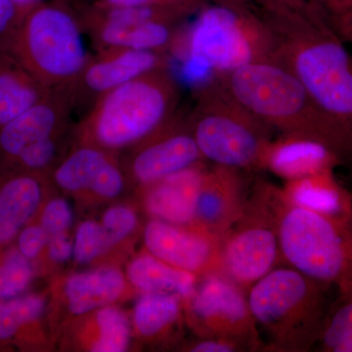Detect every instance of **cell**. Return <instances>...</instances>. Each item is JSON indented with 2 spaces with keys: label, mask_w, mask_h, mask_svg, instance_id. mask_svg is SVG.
<instances>
[{
  "label": "cell",
  "mask_w": 352,
  "mask_h": 352,
  "mask_svg": "<svg viewBox=\"0 0 352 352\" xmlns=\"http://www.w3.org/2000/svg\"><path fill=\"white\" fill-rule=\"evenodd\" d=\"M240 105L270 129L316 141L338 157L352 156V129L322 110L289 69L275 59L217 76Z\"/></svg>",
  "instance_id": "1"
},
{
  "label": "cell",
  "mask_w": 352,
  "mask_h": 352,
  "mask_svg": "<svg viewBox=\"0 0 352 352\" xmlns=\"http://www.w3.org/2000/svg\"><path fill=\"white\" fill-rule=\"evenodd\" d=\"M180 38L176 34L170 51L178 59L180 80L194 88L217 76L263 60L274 59V36L264 18L243 0H214Z\"/></svg>",
  "instance_id": "2"
},
{
  "label": "cell",
  "mask_w": 352,
  "mask_h": 352,
  "mask_svg": "<svg viewBox=\"0 0 352 352\" xmlns=\"http://www.w3.org/2000/svg\"><path fill=\"white\" fill-rule=\"evenodd\" d=\"M170 69L139 76L99 97L74 127V142L119 153L150 138L176 113L179 89Z\"/></svg>",
  "instance_id": "3"
},
{
  "label": "cell",
  "mask_w": 352,
  "mask_h": 352,
  "mask_svg": "<svg viewBox=\"0 0 352 352\" xmlns=\"http://www.w3.org/2000/svg\"><path fill=\"white\" fill-rule=\"evenodd\" d=\"M274 36V59L300 80L315 103L336 119H352V64L338 41L322 36L315 18L264 13Z\"/></svg>",
  "instance_id": "4"
},
{
  "label": "cell",
  "mask_w": 352,
  "mask_h": 352,
  "mask_svg": "<svg viewBox=\"0 0 352 352\" xmlns=\"http://www.w3.org/2000/svg\"><path fill=\"white\" fill-rule=\"evenodd\" d=\"M333 288L291 266H277L252 285L248 302L259 332L267 338L265 351H314Z\"/></svg>",
  "instance_id": "5"
},
{
  "label": "cell",
  "mask_w": 352,
  "mask_h": 352,
  "mask_svg": "<svg viewBox=\"0 0 352 352\" xmlns=\"http://www.w3.org/2000/svg\"><path fill=\"white\" fill-rule=\"evenodd\" d=\"M283 263L335 288L352 282V214H328L293 205L275 191Z\"/></svg>",
  "instance_id": "6"
},
{
  "label": "cell",
  "mask_w": 352,
  "mask_h": 352,
  "mask_svg": "<svg viewBox=\"0 0 352 352\" xmlns=\"http://www.w3.org/2000/svg\"><path fill=\"white\" fill-rule=\"evenodd\" d=\"M75 11L63 2H41L23 16L12 34L0 41L44 87L75 85L90 55Z\"/></svg>",
  "instance_id": "7"
},
{
  "label": "cell",
  "mask_w": 352,
  "mask_h": 352,
  "mask_svg": "<svg viewBox=\"0 0 352 352\" xmlns=\"http://www.w3.org/2000/svg\"><path fill=\"white\" fill-rule=\"evenodd\" d=\"M204 160L245 171L261 170L270 144V129L229 95L215 78L196 89L188 116Z\"/></svg>",
  "instance_id": "8"
},
{
  "label": "cell",
  "mask_w": 352,
  "mask_h": 352,
  "mask_svg": "<svg viewBox=\"0 0 352 352\" xmlns=\"http://www.w3.org/2000/svg\"><path fill=\"white\" fill-rule=\"evenodd\" d=\"M276 186L252 185L243 214L220 237V273L245 292L283 263L278 239Z\"/></svg>",
  "instance_id": "9"
},
{
  "label": "cell",
  "mask_w": 352,
  "mask_h": 352,
  "mask_svg": "<svg viewBox=\"0 0 352 352\" xmlns=\"http://www.w3.org/2000/svg\"><path fill=\"white\" fill-rule=\"evenodd\" d=\"M183 302L185 322L196 337L231 340L248 351H265L247 292L226 275L212 273L199 278Z\"/></svg>",
  "instance_id": "10"
},
{
  "label": "cell",
  "mask_w": 352,
  "mask_h": 352,
  "mask_svg": "<svg viewBox=\"0 0 352 352\" xmlns=\"http://www.w3.org/2000/svg\"><path fill=\"white\" fill-rule=\"evenodd\" d=\"M126 151L120 163L127 182H133L139 188L205 161L192 133L188 117L184 119L176 113L150 138Z\"/></svg>",
  "instance_id": "11"
},
{
  "label": "cell",
  "mask_w": 352,
  "mask_h": 352,
  "mask_svg": "<svg viewBox=\"0 0 352 352\" xmlns=\"http://www.w3.org/2000/svg\"><path fill=\"white\" fill-rule=\"evenodd\" d=\"M50 177L52 184L66 193L98 200L118 198L127 183L119 154L75 142Z\"/></svg>",
  "instance_id": "12"
},
{
  "label": "cell",
  "mask_w": 352,
  "mask_h": 352,
  "mask_svg": "<svg viewBox=\"0 0 352 352\" xmlns=\"http://www.w3.org/2000/svg\"><path fill=\"white\" fill-rule=\"evenodd\" d=\"M145 251L199 278L220 273V237L200 227L149 219L143 228Z\"/></svg>",
  "instance_id": "13"
},
{
  "label": "cell",
  "mask_w": 352,
  "mask_h": 352,
  "mask_svg": "<svg viewBox=\"0 0 352 352\" xmlns=\"http://www.w3.org/2000/svg\"><path fill=\"white\" fill-rule=\"evenodd\" d=\"M76 85L53 88L36 105L0 127V170L30 146L71 129Z\"/></svg>",
  "instance_id": "14"
},
{
  "label": "cell",
  "mask_w": 352,
  "mask_h": 352,
  "mask_svg": "<svg viewBox=\"0 0 352 352\" xmlns=\"http://www.w3.org/2000/svg\"><path fill=\"white\" fill-rule=\"evenodd\" d=\"M170 60L164 52L110 48L90 56L76 80V110H89L94 102L110 91L139 76L170 69Z\"/></svg>",
  "instance_id": "15"
},
{
  "label": "cell",
  "mask_w": 352,
  "mask_h": 352,
  "mask_svg": "<svg viewBox=\"0 0 352 352\" xmlns=\"http://www.w3.org/2000/svg\"><path fill=\"white\" fill-rule=\"evenodd\" d=\"M249 171L214 164L197 195L193 226L221 237L244 212L252 185Z\"/></svg>",
  "instance_id": "16"
},
{
  "label": "cell",
  "mask_w": 352,
  "mask_h": 352,
  "mask_svg": "<svg viewBox=\"0 0 352 352\" xmlns=\"http://www.w3.org/2000/svg\"><path fill=\"white\" fill-rule=\"evenodd\" d=\"M126 273L115 266L69 273L53 285L48 307H55L67 321L116 305L129 293Z\"/></svg>",
  "instance_id": "17"
},
{
  "label": "cell",
  "mask_w": 352,
  "mask_h": 352,
  "mask_svg": "<svg viewBox=\"0 0 352 352\" xmlns=\"http://www.w3.org/2000/svg\"><path fill=\"white\" fill-rule=\"evenodd\" d=\"M52 182L43 173L0 170V252L15 242L18 234L36 219Z\"/></svg>",
  "instance_id": "18"
},
{
  "label": "cell",
  "mask_w": 352,
  "mask_h": 352,
  "mask_svg": "<svg viewBox=\"0 0 352 352\" xmlns=\"http://www.w3.org/2000/svg\"><path fill=\"white\" fill-rule=\"evenodd\" d=\"M61 333V347L68 351L124 352L133 332L126 312L112 305L67 321Z\"/></svg>",
  "instance_id": "19"
},
{
  "label": "cell",
  "mask_w": 352,
  "mask_h": 352,
  "mask_svg": "<svg viewBox=\"0 0 352 352\" xmlns=\"http://www.w3.org/2000/svg\"><path fill=\"white\" fill-rule=\"evenodd\" d=\"M204 163L166 176L140 189L142 207L149 219L177 226H192L201 180Z\"/></svg>",
  "instance_id": "20"
},
{
  "label": "cell",
  "mask_w": 352,
  "mask_h": 352,
  "mask_svg": "<svg viewBox=\"0 0 352 352\" xmlns=\"http://www.w3.org/2000/svg\"><path fill=\"white\" fill-rule=\"evenodd\" d=\"M185 322L183 298L166 294H141L131 315L132 332L146 344L177 346Z\"/></svg>",
  "instance_id": "21"
},
{
  "label": "cell",
  "mask_w": 352,
  "mask_h": 352,
  "mask_svg": "<svg viewBox=\"0 0 352 352\" xmlns=\"http://www.w3.org/2000/svg\"><path fill=\"white\" fill-rule=\"evenodd\" d=\"M50 293H25L0 300V346L38 351L47 342L43 317L47 314Z\"/></svg>",
  "instance_id": "22"
},
{
  "label": "cell",
  "mask_w": 352,
  "mask_h": 352,
  "mask_svg": "<svg viewBox=\"0 0 352 352\" xmlns=\"http://www.w3.org/2000/svg\"><path fill=\"white\" fill-rule=\"evenodd\" d=\"M339 160L335 153L321 143L282 134L281 138L268 145L261 168L289 182L331 170Z\"/></svg>",
  "instance_id": "23"
},
{
  "label": "cell",
  "mask_w": 352,
  "mask_h": 352,
  "mask_svg": "<svg viewBox=\"0 0 352 352\" xmlns=\"http://www.w3.org/2000/svg\"><path fill=\"white\" fill-rule=\"evenodd\" d=\"M50 90L0 46V127L36 105Z\"/></svg>",
  "instance_id": "24"
},
{
  "label": "cell",
  "mask_w": 352,
  "mask_h": 352,
  "mask_svg": "<svg viewBox=\"0 0 352 352\" xmlns=\"http://www.w3.org/2000/svg\"><path fill=\"white\" fill-rule=\"evenodd\" d=\"M126 276L139 294H166L188 298L199 277L164 263L149 252H141L127 264Z\"/></svg>",
  "instance_id": "25"
},
{
  "label": "cell",
  "mask_w": 352,
  "mask_h": 352,
  "mask_svg": "<svg viewBox=\"0 0 352 352\" xmlns=\"http://www.w3.org/2000/svg\"><path fill=\"white\" fill-rule=\"evenodd\" d=\"M281 192L293 205L328 214H352V193L335 182L331 170L289 180Z\"/></svg>",
  "instance_id": "26"
},
{
  "label": "cell",
  "mask_w": 352,
  "mask_h": 352,
  "mask_svg": "<svg viewBox=\"0 0 352 352\" xmlns=\"http://www.w3.org/2000/svg\"><path fill=\"white\" fill-rule=\"evenodd\" d=\"M175 24L155 20L119 29L96 28L87 32L98 51L124 48L166 53L170 50L177 34Z\"/></svg>",
  "instance_id": "27"
},
{
  "label": "cell",
  "mask_w": 352,
  "mask_h": 352,
  "mask_svg": "<svg viewBox=\"0 0 352 352\" xmlns=\"http://www.w3.org/2000/svg\"><path fill=\"white\" fill-rule=\"evenodd\" d=\"M314 351L352 352V282L336 288Z\"/></svg>",
  "instance_id": "28"
},
{
  "label": "cell",
  "mask_w": 352,
  "mask_h": 352,
  "mask_svg": "<svg viewBox=\"0 0 352 352\" xmlns=\"http://www.w3.org/2000/svg\"><path fill=\"white\" fill-rule=\"evenodd\" d=\"M36 275V265L25 258L15 245L0 252V300L28 293Z\"/></svg>",
  "instance_id": "29"
},
{
  "label": "cell",
  "mask_w": 352,
  "mask_h": 352,
  "mask_svg": "<svg viewBox=\"0 0 352 352\" xmlns=\"http://www.w3.org/2000/svg\"><path fill=\"white\" fill-rule=\"evenodd\" d=\"M112 250L100 221L87 219L76 227L74 237L73 261L76 266L96 261Z\"/></svg>",
  "instance_id": "30"
},
{
  "label": "cell",
  "mask_w": 352,
  "mask_h": 352,
  "mask_svg": "<svg viewBox=\"0 0 352 352\" xmlns=\"http://www.w3.org/2000/svg\"><path fill=\"white\" fill-rule=\"evenodd\" d=\"M100 223L112 249L129 239L138 231L140 224L135 208L124 204L108 208L102 214Z\"/></svg>",
  "instance_id": "31"
},
{
  "label": "cell",
  "mask_w": 352,
  "mask_h": 352,
  "mask_svg": "<svg viewBox=\"0 0 352 352\" xmlns=\"http://www.w3.org/2000/svg\"><path fill=\"white\" fill-rule=\"evenodd\" d=\"M36 219L48 237L69 233L74 223L73 208L63 197H53L44 201Z\"/></svg>",
  "instance_id": "32"
},
{
  "label": "cell",
  "mask_w": 352,
  "mask_h": 352,
  "mask_svg": "<svg viewBox=\"0 0 352 352\" xmlns=\"http://www.w3.org/2000/svg\"><path fill=\"white\" fill-rule=\"evenodd\" d=\"M47 241V234L36 217L20 231L14 245L17 248L18 251L25 258L32 261L36 267V261L44 254Z\"/></svg>",
  "instance_id": "33"
},
{
  "label": "cell",
  "mask_w": 352,
  "mask_h": 352,
  "mask_svg": "<svg viewBox=\"0 0 352 352\" xmlns=\"http://www.w3.org/2000/svg\"><path fill=\"white\" fill-rule=\"evenodd\" d=\"M207 0H96V6L102 7L151 6L166 7L182 10L191 15L205 6Z\"/></svg>",
  "instance_id": "34"
},
{
  "label": "cell",
  "mask_w": 352,
  "mask_h": 352,
  "mask_svg": "<svg viewBox=\"0 0 352 352\" xmlns=\"http://www.w3.org/2000/svg\"><path fill=\"white\" fill-rule=\"evenodd\" d=\"M264 13L298 14L315 18V0H254Z\"/></svg>",
  "instance_id": "35"
},
{
  "label": "cell",
  "mask_w": 352,
  "mask_h": 352,
  "mask_svg": "<svg viewBox=\"0 0 352 352\" xmlns=\"http://www.w3.org/2000/svg\"><path fill=\"white\" fill-rule=\"evenodd\" d=\"M183 351L191 352H242L247 349L234 340L219 339V338H200L192 342H185L182 346Z\"/></svg>",
  "instance_id": "36"
},
{
  "label": "cell",
  "mask_w": 352,
  "mask_h": 352,
  "mask_svg": "<svg viewBox=\"0 0 352 352\" xmlns=\"http://www.w3.org/2000/svg\"><path fill=\"white\" fill-rule=\"evenodd\" d=\"M73 252L74 238L69 236V233H64L48 237L43 254L51 263L63 264L73 258Z\"/></svg>",
  "instance_id": "37"
},
{
  "label": "cell",
  "mask_w": 352,
  "mask_h": 352,
  "mask_svg": "<svg viewBox=\"0 0 352 352\" xmlns=\"http://www.w3.org/2000/svg\"><path fill=\"white\" fill-rule=\"evenodd\" d=\"M23 16L12 0H0V41H6L12 34Z\"/></svg>",
  "instance_id": "38"
},
{
  "label": "cell",
  "mask_w": 352,
  "mask_h": 352,
  "mask_svg": "<svg viewBox=\"0 0 352 352\" xmlns=\"http://www.w3.org/2000/svg\"><path fill=\"white\" fill-rule=\"evenodd\" d=\"M12 1L16 4V6H17L18 8L20 9L23 15H25L30 9H32V7L41 3L44 0H12Z\"/></svg>",
  "instance_id": "39"
},
{
  "label": "cell",
  "mask_w": 352,
  "mask_h": 352,
  "mask_svg": "<svg viewBox=\"0 0 352 352\" xmlns=\"http://www.w3.org/2000/svg\"><path fill=\"white\" fill-rule=\"evenodd\" d=\"M329 6L336 9L351 8L352 0H326Z\"/></svg>",
  "instance_id": "40"
},
{
  "label": "cell",
  "mask_w": 352,
  "mask_h": 352,
  "mask_svg": "<svg viewBox=\"0 0 352 352\" xmlns=\"http://www.w3.org/2000/svg\"><path fill=\"white\" fill-rule=\"evenodd\" d=\"M59 1L65 2V1H69V0H59Z\"/></svg>",
  "instance_id": "41"
},
{
  "label": "cell",
  "mask_w": 352,
  "mask_h": 352,
  "mask_svg": "<svg viewBox=\"0 0 352 352\" xmlns=\"http://www.w3.org/2000/svg\"><path fill=\"white\" fill-rule=\"evenodd\" d=\"M351 193H352V192H351Z\"/></svg>",
  "instance_id": "42"
}]
</instances>
